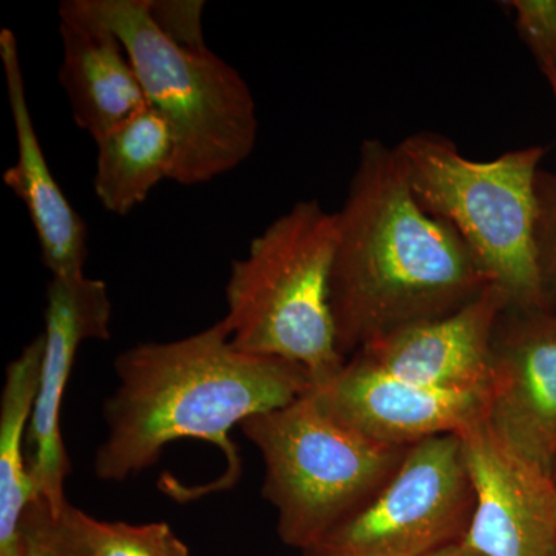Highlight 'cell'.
<instances>
[{"label":"cell","instance_id":"cell-11","mask_svg":"<svg viewBox=\"0 0 556 556\" xmlns=\"http://www.w3.org/2000/svg\"><path fill=\"white\" fill-rule=\"evenodd\" d=\"M313 393L325 412L358 433L412 447L426 439L460 433L485 419L489 390L416 386L353 354L334 378L313 388Z\"/></svg>","mask_w":556,"mask_h":556},{"label":"cell","instance_id":"cell-3","mask_svg":"<svg viewBox=\"0 0 556 556\" xmlns=\"http://www.w3.org/2000/svg\"><path fill=\"white\" fill-rule=\"evenodd\" d=\"M338 215L299 201L251 241L226 285L230 342L306 369L314 388L345 365L331 309Z\"/></svg>","mask_w":556,"mask_h":556},{"label":"cell","instance_id":"cell-6","mask_svg":"<svg viewBox=\"0 0 556 556\" xmlns=\"http://www.w3.org/2000/svg\"><path fill=\"white\" fill-rule=\"evenodd\" d=\"M265 464L262 493L277 511V533L305 551L365 506L409 447L383 444L340 422L313 390L240 426Z\"/></svg>","mask_w":556,"mask_h":556},{"label":"cell","instance_id":"cell-14","mask_svg":"<svg viewBox=\"0 0 556 556\" xmlns=\"http://www.w3.org/2000/svg\"><path fill=\"white\" fill-rule=\"evenodd\" d=\"M60 83L73 119L94 142L148 108L129 54L109 25L84 0L60 5Z\"/></svg>","mask_w":556,"mask_h":556},{"label":"cell","instance_id":"cell-20","mask_svg":"<svg viewBox=\"0 0 556 556\" xmlns=\"http://www.w3.org/2000/svg\"><path fill=\"white\" fill-rule=\"evenodd\" d=\"M536 249L548 309L556 311V174L540 170L536 179Z\"/></svg>","mask_w":556,"mask_h":556},{"label":"cell","instance_id":"cell-2","mask_svg":"<svg viewBox=\"0 0 556 556\" xmlns=\"http://www.w3.org/2000/svg\"><path fill=\"white\" fill-rule=\"evenodd\" d=\"M118 387L105 401L108 434L93 459L105 482L126 481L179 439L212 442L225 453L229 486L241 473L228 433L249 417L283 408L314 388L305 368L244 353L225 321L170 342H148L115 361Z\"/></svg>","mask_w":556,"mask_h":556},{"label":"cell","instance_id":"cell-23","mask_svg":"<svg viewBox=\"0 0 556 556\" xmlns=\"http://www.w3.org/2000/svg\"><path fill=\"white\" fill-rule=\"evenodd\" d=\"M555 478H556V466H555Z\"/></svg>","mask_w":556,"mask_h":556},{"label":"cell","instance_id":"cell-4","mask_svg":"<svg viewBox=\"0 0 556 556\" xmlns=\"http://www.w3.org/2000/svg\"><path fill=\"white\" fill-rule=\"evenodd\" d=\"M396 150L420 206L466 241L508 309H548L536 249V179L546 149L473 161L448 138L417 131Z\"/></svg>","mask_w":556,"mask_h":556},{"label":"cell","instance_id":"cell-7","mask_svg":"<svg viewBox=\"0 0 556 556\" xmlns=\"http://www.w3.org/2000/svg\"><path fill=\"white\" fill-rule=\"evenodd\" d=\"M473 510L460 438L426 439L364 507L299 556H428L460 543Z\"/></svg>","mask_w":556,"mask_h":556},{"label":"cell","instance_id":"cell-16","mask_svg":"<svg viewBox=\"0 0 556 556\" xmlns=\"http://www.w3.org/2000/svg\"><path fill=\"white\" fill-rule=\"evenodd\" d=\"M42 354L40 334L5 369L0 399V556L21 555L22 518L39 497L22 445L38 394Z\"/></svg>","mask_w":556,"mask_h":556},{"label":"cell","instance_id":"cell-12","mask_svg":"<svg viewBox=\"0 0 556 556\" xmlns=\"http://www.w3.org/2000/svg\"><path fill=\"white\" fill-rule=\"evenodd\" d=\"M508 308L506 294L490 285L448 316L417 321L356 351L394 378L438 390H489L493 336Z\"/></svg>","mask_w":556,"mask_h":556},{"label":"cell","instance_id":"cell-13","mask_svg":"<svg viewBox=\"0 0 556 556\" xmlns=\"http://www.w3.org/2000/svg\"><path fill=\"white\" fill-rule=\"evenodd\" d=\"M0 61L5 73L17 160L3 172V182L27 207L38 236L40 255L51 277L84 274L87 226L51 174L28 108L20 46L10 28L0 31Z\"/></svg>","mask_w":556,"mask_h":556},{"label":"cell","instance_id":"cell-1","mask_svg":"<svg viewBox=\"0 0 556 556\" xmlns=\"http://www.w3.org/2000/svg\"><path fill=\"white\" fill-rule=\"evenodd\" d=\"M331 309L340 353L417 321L448 316L490 285L448 223L428 214L396 148L362 142L338 212Z\"/></svg>","mask_w":556,"mask_h":556},{"label":"cell","instance_id":"cell-5","mask_svg":"<svg viewBox=\"0 0 556 556\" xmlns=\"http://www.w3.org/2000/svg\"><path fill=\"white\" fill-rule=\"evenodd\" d=\"M129 54L149 108L175 141L172 181L197 186L239 167L255 148L257 108L247 80L214 51L172 42L148 0H84Z\"/></svg>","mask_w":556,"mask_h":556},{"label":"cell","instance_id":"cell-10","mask_svg":"<svg viewBox=\"0 0 556 556\" xmlns=\"http://www.w3.org/2000/svg\"><path fill=\"white\" fill-rule=\"evenodd\" d=\"M485 422L548 473L556 466V311L506 309L497 320Z\"/></svg>","mask_w":556,"mask_h":556},{"label":"cell","instance_id":"cell-9","mask_svg":"<svg viewBox=\"0 0 556 556\" xmlns=\"http://www.w3.org/2000/svg\"><path fill=\"white\" fill-rule=\"evenodd\" d=\"M43 318L42 364L27 433L28 468L40 500L62 511L70 504L64 492L70 460L61 431L62 397L80 345L87 340L110 339L108 285L86 274L51 277Z\"/></svg>","mask_w":556,"mask_h":556},{"label":"cell","instance_id":"cell-17","mask_svg":"<svg viewBox=\"0 0 556 556\" xmlns=\"http://www.w3.org/2000/svg\"><path fill=\"white\" fill-rule=\"evenodd\" d=\"M73 517L90 556H192L166 522L101 521L76 507Z\"/></svg>","mask_w":556,"mask_h":556},{"label":"cell","instance_id":"cell-15","mask_svg":"<svg viewBox=\"0 0 556 556\" xmlns=\"http://www.w3.org/2000/svg\"><path fill=\"white\" fill-rule=\"evenodd\" d=\"M93 188L102 206L124 217L144 203L163 179H170L175 141L169 124L144 108L98 139Z\"/></svg>","mask_w":556,"mask_h":556},{"label":"cell","instance_id":"cell-22","mask_svg":"<svg viewBox=\"0 0 556 556\" xmlns=\"http://www.w3.org/2000/svg\"><path fill=\"white\" fill-rule=\"evenodd\" d=\"M428 556H484L479 554V552L473 551V548L467 547L466 544L455 543L450 544L447 547L439 548V551L433 552V554Z\"/></svg>","mask_w":556,"mask_h":556},{"label":"cell","instance_id":"cell-18","mask_svg":"<svg viewBox=\"0 0 556 556\" xmlns=\"http://www.w3.org/2000/svg\"><path fill=\"white\" fill-rule=\"evenodd\" d=\"M73 508L68 504L64 510L54 511L36 497L22 518L20 556H90Z\"/></svg>","mask_w":556,"mask_h":556},{"label":"cell","instance_id":"cell-8","mask_svg":"<svg viewBox=\"0 0 556 556\" xmlns=\"http://www.w3.org/2000/svg\"><path fill=\"white\" fill-rule=\"evenodd\" d=\"M475 510L460 543L484 556H556V478L504 445L485 419L460 433Z\"/></svg>","mask_w":556,"mask_h":556},{"label":"cell","instance_id":"cell-19","mask_svg":"<svg viewBox=\"0 0 556 556\" xmlns=\"http://www.w3.org/2000/svg\"><path fill=\"white\" fill-rule=\"evenodd\" d=\"M521 39L535 58L556 98V0H511Z\"/></svg>","mask_w":556,"mask_h":556},{"label":"cell","instance_id":"cell-21","mask_svg":"<svg viewBox=\"0 0 556 556\" xmlns=\"http://www.w3.org/2000/svg\"><path fill=\"white\" fill-rule=\"evenodd\" d=\"M150 17L164 35L190 50L207 49L201 0H148Z\"/></svg>","mask_w":556,"mask_h":556}]
</instances>
